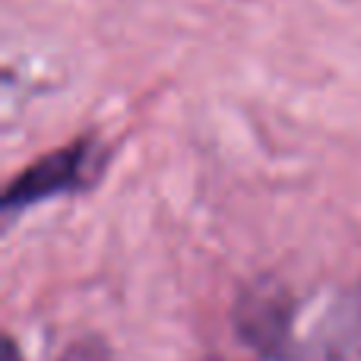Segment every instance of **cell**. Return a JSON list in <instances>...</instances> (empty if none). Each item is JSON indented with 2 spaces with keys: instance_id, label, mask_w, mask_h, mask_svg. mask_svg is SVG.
I'll use <instances>...</instances> for the list:
<instances>
[{
  "instance_id": "1",
  "label": "cell",
  "mask_w": 361,
  "mask_h": 361,
  "mask_svg": "<svg viewBox=\"0 0 361 361\" xmlns=\"http://www.w3.org/2000/svg\"><path fill=\"white\" fill-rule=\"evenodd\" d=\"M105 146L95 140H76V143L63 146L57 152H48L44 159H38L35 165L23 171L4 193V209L16 212L25 209L32 203H42L57 193H73L86 190L105 171Z\"/></svg>"
},
{
  "instance_id": "2",
  "label": "cell",
  "mask_w": 361,
  "mask_h": 361,
  "mask_svg": "<svg viewBox=\"0 0 361 361\" xmlns=\"http://www.w3.org/2000/svg\"><path fill=\"white\" fill-rule=\"evenodd\" d=\"M235 326L250 345L263 352H279L292 326V298L273 279L254 282L235 307Z\"/></svg>"
},
{
  "instance_id": "3",
  "label": "cell",
  "mask_w": 361,
  "mask_h": 361,
  "mask_svg": "<svg viewBox=\"0 0 361 361\" xmlns=\"http://www.w3.org/2000/svg\"><path fill=\"white\" fill-rule=\"evenodd\" d=\"M339 326H343L345 349L361 355V282L355 286V292L343 301V307H339Z\"/></svg>"
},
{
  "instance_id": "4",
  "label": "cell",
  "mask_w": 361,
  "mask_h": 361,
  "mask_svg": "<svg viewBox=\"0 0 361 361\" xmlns=\"http://www.w3.org/2000/svg\"><path fill=\"white\" fill-rule=\"evenodd\" d=\"M57 361H108V352H105V345L95 343V339H82V343L70 345Z\"/></svg>"
},
{
  "instance_id": "5",
  "label": "cell",
  "mask_w": 361,
  "mask_h": 361,
  "mask_svg": "<svg viewBox=\"0 0 361 361\" xmlns=\"http://www.w3.org/2000/svg\"><path fill=\"white\" fill-rule=\"evenodd\" d=\"M4 361H23V355H19V349H16L13 339H6L4 343Z\"/></svg>"
}]
</instances>
